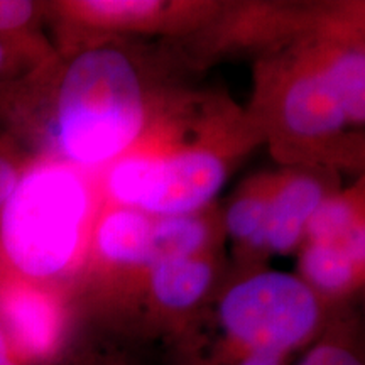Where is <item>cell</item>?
I'll use <instances>...</instances> for the list:
<instances>
[{
	"label": "cell",
	"instance_id": "cell-3",
	"mask_svg": "<svg viewBox=\"0 0 365 365\" xmlns=\"http://www.w3.org/2000/svg\"><path fill=\"white\" fill-rule=\"evenodd\" d=\"M330 308L294 274L257 271L218 291L175 340L176 365H250L312 345Z\"/></svg>",
	"mask_w": 365,
	"mask_h": 365
},
{
	"label": "cell",
	"instance_id": "cell-18",
	"mask_svg": "<svg viewBox=\"0 0 365 365\" xmlns=\"http://www.w3.org/2000/svg\"><path fill=\"white\" fill-rule=\"evenodd\" d=\"M0 365H24L12 350V346L9 345L2 331H0Z\"/></svg>",
	"mask_w": 365,
	"mask_h": 365
},
{
	"label": "cell",
	"instance_id": "cell-10",
	"mask_svg": "<svg viewBox=\"0 0 365 365\" xmlns=\"http://www.w3.org/2000/svg\"><path fill=\"white\" fill-rule=\"evenodd\" d=\"M299 276L327 304L345 301L357 293L364 282V264L340 245L301 244Z\"/></svg>",
	"mask_w": 365,
	"mask_h": 365
},
{
	"label": "cell",
	"instance_id": "cell-4",
	"mask_svg": "<svg viewBox=\"0 0 365 365\" xmlns=\"http://www.w3.org/2000/svg\"><path fill=\"white\" fill-rule=\"evenodd\" d=\"M284 75L269 93L267 125L277 129V143L293 144L291 156L318 158L333 143L345 140L349 129L365 122V49L362 36L339 31L312 33L291 49L282 63ZM274 143V144H277ZM291 159V158H289Z\"/></svg>",
	"mask_w": 365,
	"mask_h": 365
},
{
	"label": "cell",
	"instance_id": "cell-1",
	"mask_svg": "<svg viewBox=\"0 0 365 365\" xmlns=\"http://www.w3.org/2000/svg\"><path fill=\"white\" fill-rule=\"evenodd\" d=\"M158 113L134 54L117 39H97L59 51L41 68L9 132L34 135L36 154L91 173L134 149Z\"/></svg>",
	"mask_w": 365,
	"mask_h": 365
},
{
	"label": "cell",
	"instance_id": "cell-17",
	"mask_svg": "<svg viewBox=\"0 0 365 365\" xmlns=\"http://www.w3.org/2000/svg\"><path fill=\"white\" fill-rule=\"evenodd\" d=\"M34 158L33 150L27 149L17 137L0 130V210Z\"/></svg>",
	"mask_w": 365,
	"mask_h": 365
},
{
	"label": "cell",
	"instance_id": "cell-12",
	"mask_svg": "<svg viewBox=\"0 0 365 365\" xmlns=\"http://www.w3.org/2000/svg\"><path fill=\"white\" fill-rule=\"evenodd\" d=\"M274 176H261L250 181L239 195L234 196L223 215L222 227L245 252H264L266 230L271 213Z\"/></svg>",
	"mask_w": 365,
	"mask_h": 365
},
{
	"label": "cell",
	"instance_id": "cell-15",
	"mask_svg": "<svg viewBox=\"0 0 365 365\" xmlns=\"http://www.w3.org/2000/svg\"><path fill=\"white\" fill-rule=\"evenodd\" d=\"M54 365H150L143 355L129 349V333L103 327L98 339L75 341L73 336L65 354ZM176 365V362H175Z\"/></svg>",
	"mask_w": 365,
	"mask_h": 365
},
{
	"label": "cell",
	"instance_id": "cell-14",
	"mask_svg": "<svg viewBox=\"0 0 365 365\" xmlns=\"http://www.w3.org/2000/svg\"><path fill=\"white\" fill-rule=\"evenodd\" d=\"M296 365H365L355 319L339 313L328 319L323 331Z\"/></svg>",
	"mask_w": 365,
	"mask_h": 365
},
{
	"label": "cell",
	"instance_id": "cell-16",
	"mask_svg": "<svg viewBox=\"0 0 365 365\" xmlns=\"http://www.w3.org/2000/svg\"><path fill=\"white\" fill-rule=\"evenodd\" d=\"M48 19V2L0 0V38L12 43H43L41 24Z\"/></svg>",
	"mask_w": 365,
	"mask_h": 365
},
{
	"label": "cell",
	"instance_id": "cell-2",
	"mask_svg": "<svg viewBox=\"0 0 365 365\" xmlns=\"http://www.w3.org/2000/svg\"><path fill=\"white\" fill-rule=\"evenodd\" d=\"M97 213L90 173L36 154L0 210V276L59 291L73 303Z\"/></svg>",
	"mask_w": 365,
	"mask_h": 365
},
{
	"label": "cell",
	"instance_id": "cell-11",
	"mask_svg": "<svg viewBox=\"0 0 365 365\" xmlns=\"http://www.w3.org/2000/svg\"><path fill=\"white\" fill-rule=\"evenodd\" d=\"M304 242L340 245L355 261L365 262L364 198L357 188L346 193H331L309 218Z\"/></svg>",
	"mask_w": 365,
	"mask_h": 365
},
{
	"label": "cell",
	"instance_id": "cell-13",
	"mask_svg": "<svg viewBox=\"0 0 365 365\" xmlns=\"http://www.w3.org/2000/svg\"><path fill=\"white\" fill-rule=\"evenodd\" d=\"M56 54L48 41L12 43L0 38V120L11 122L27 85Z\"/></svg>",
	"mask_w": 365,
	"mask_h": 365
},
{
	"label": "cell",
	"instance_id": "cell-8",
	"mask_svg": "<svg viewBox=\"0 0 365 365\" xmlns=\"http://www.w3.org/2000/svg\"><path fill=\"white\" fill-rule=\"evenodd\" d=\"M154 222V215L120 205L108 203L105 210H98L85 271H90L91 264H102L107 271L129 277L148 271L156 264Z\"/></svg>",
	"mask_w": 365,
	"mask_h": 365
},
{
	"label": "cell",
	"instance_id": "cell-6",
	"mask_svg": "<svg viewBox=\"0 0 365 365\" xmlns=\"http://www.w3.org/2000/svg\"><path fill=\"white\" fill-rule=\"evenodd\" d=\"M220 7L200 2L159 0H75L49 2L48 19L59 34L56 51L120 34L178 33L215 21Z\"/></svg>",
	"mask_w": 365,
	"mask_h": 365
},
{
	"label": "cell",
	"instance_id": "cell-9",
	"mask_svg": "<svg viewBox=\"0 0 365 365\" xmlns=\"http://www.w3.org/2000/svg\"><path fill=\"white\" fill-rule=\"evenodd\" d=\"M317 166L274 176L264 254L287 255L303 244L309 218L330 196V182Z\"/></svg>",
	"mask_w": 365,
	"mask_h": 365
},
{
	"label": "cell",
	"instance_id": "cell-7",
	"mask_svg": "<svg viewBox=\"0 0 365 365\" xmlns=\"http://www.w3.org/2000/svg\"><path fill=\"white\" fill-rule=\"evenodd\" d=\"M71 299L16 277L0 276V331L24 365H54L75 336Z\"/></svg>",
	"mask_w": 365,
	"mask_h": 365
},
{
	"label": "cell",
	"instance_id": "cell-5",
	"mask_svg": "<svg viewBox=\"0 0 365 365\" xmlns=\"http://www.w3.org/2000/svg\"><path fill=\"white\" fill-rule=\"evenodd\" d=\"M237 118H200L196 129H168L161 112L139 144L105 171L108 203L154 217L203 212L220 193L230 173Z\"/></svg>",
	"mask_w": 365,
	"mask_h": 365
}]
</instances>
